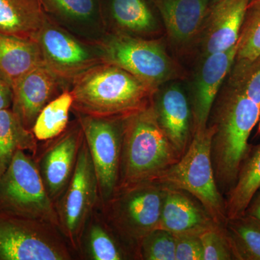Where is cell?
I'll return each mask as SVG.
<instances>
[{
	"label": "cell",
	"mask_w": 260,
	"mask_h": 260,
	"mask_svg": "<svg viewBox=\"0 0 260 260\" xmlns=\"http://www.w3.org/2000/svg\"><path fill=\"white\" fill-rule=\"evenodd\" d=\"M70 90L75 113L124 118L149 107L158 88L116 65L103 62L73 80Z\"/></svg>",
	"instance_id": "1"
},
{
	"label": "cell",
	"mask_w": 260,
	"mask_h": 260,
	"mask_svg": "<svg viewBox=\"0 0 260 260\" xmlns=\"http://www.w3.org/2000/svg\"><path fill=\"white\" fill-rule=\"evenodd\" d=\"M259 116V105L228 85L217 107L211 144L214 176L220 192L227 194L235 184Z\"/></svg>",
	"instance_id": "2"
},
{
	"label": "cell",
	"mask_w": 260,
	"mask_h": 260,
	"mask_svg": "<svg viewBox=\"0 0 260 260\" xmlns=\"http://www.w3.org/2000/svg\"><path fill=\"white\" fill-rule=\"evenodd\" d=\"M181 155L159 125L153 104L124 119L117 189L153 181Z\"/></svg>",
	"instance_id": "3"
},
{
	"label": "cell",
	"mask_w": 260,
	"mask_h": 260,
	"mask_svg": "<svg viewBox=\"0 0 260 260\" xmlns=\"http://www.w3.org/2000/svg\"><path fill=\"white\" fill-rule=\"evenodd\" d=\"M215 132L213 123L204 129L194 131L185 153L153 181L192 195L215 221L223 227L227 220L225 200L217 185L211 158L212 139Z\"/></svg>",
	"instance_id": "4"
},
{
	"label": "cell",
	"mask_w": 260,
	"mask_h": 260,
	"mask_svg": "<svg viewBox=\"0 0 260 260\" xmlns=\"http://www.w3.org/2000/svg\"><path fill=\"white\" fill-rule=\"evenodd\" d=\"M165 187L154 181H145L118 189L102 207L104 218L121 242L138 256L141 241L158 229Z\"/></svg>",
	"instance_id": "5"
},
{
	"label": "cell",
	"mask_w": 260,
	"mask_h": 260,
	"mask_svg": "<svg viewBox=\"0 0 260 260\" xmlns=\"http://www.w3.org/2000/svg\"><path fill=\"white\" fill-rule=\"evenodd\" d=\"M0 214L41 220L59 229L55 204L46 190L37 162L24 150L16 152L0 178Z\"/></svg>",
	"instance_id": "6"
},
{
	"label": "cell",
	"mask_w": 260,
	"mask_h": 260,
	"mask_svg": "<svg viewBox=\"0 0 260 260\" xmlns=\"http://www.w3.org/2000/svg\"><path fill=\"white\" fill-rule=\"evenodd\" d=\"M160 39H145L109 34L99 43L104 62L116 65L145 83L158 88L181 80L184 70L169 55Z\"/></svg>",
	"instance_id": "7"
},
{
	"label": "cell",
	"mask_w": 260,
	"mask_h": 260,
	"mask_svg": "<svg viewBox=\"0 0 260 260\" xmlns=\"http://www.w3.org/2000/svg\"><path fill=\"white\" fill-rule=\"evenodd\" d=\"M70 249L55 225L0 214V260H70Z\"/></svg>",
	"instance_id": "8"
},
{
	"label": "cell",
	"mask_w": 260,
	"mask_h": 260,
	"mask_svg": "<svg viewBox=\"0 0 260 260\" xmlns=\"http://www.w3.org/2000/svg\"><path fill=\"white\" fill-rule=\"evenodd\" d=\"M99 204L96 176L84 138L74 172L55 205L59 229L73 251L79 252L84 229Z\"/></svg>",
	"instance_id": "9"
},
{
	"label": "cell",
	"mask_w": 260,
	"mask_h": 260,
	"mask_svg": "<svg viewBox=\"0 0 260 260\" xmlns=\"http://www.w3.org/2000/svg\"><path fill=\"white\" fill-rule=\"evenodd\" d=\"M34 39L40 48L44 64L68 84L70 88L78 77L104 62L99 44L76 37L46 14Z\"/></svg>",
	"instance_id": "10"
},
{
	"label": "cell",
	"mask_w": 260,
	"mask_h": 260,
	"mask_svg": "<svg viewBox=\"0 0 260 260\" xmlns=\"http://www.w3.org/2000/svg\"><path fill=\"white\" fill-rule=\"evenodd\" d=\"M93 162L100 204L116 192L119 180L124 118L75 113Z\"/></svg>",
	"instance_id": "11"
},
{
	"label": "cell",
	"mask_w": 260,
	"mask_h": 260,
	"mask_svg": "<svg viewBox=\"0 0 260 260\" xmlns=\"http://www.w3.org/2000/svg\"><path fill=\"white\" fill-rule=\"evenodd\" d=\"M83 140V129L77 119L64 133L49 140L35 160L46 190L55 205L71 179Z\"/></svg>",
	"instance_id": "12"
},
{
	"label": "cell",
	"mask_w": 260,
	"mask_h": 260,
	"mask_svg": "<svg viewBox=\"0 0 260 260\" xmlns=\"http://www.w3.org/2000/svg\"><path fill=\"white\" fill-rule=\"evenodd\" d=\"M179 80L160 85L152 104L159 125L182 156L192 139L194 121L190 99Z\"/></svg>",
	"instance_id": "13"
},
{
	"label": "cell",
	"mask_w": 260,
	"mask_h": 260,
	"mask_svg": "<svg viewBox=\"0 0 260 260\" xmlns=\"http://www.w3.org/2000/svg\"><path fill=\"white\" fill-rule=\"evenodd\" d=\"M237 50V44L229 50L201 57L191 86L194 132L208 126L214 102L232 70Z\"/></svg>",
	"instance_id": "14"
},
{
	"label": "cell",
	"mask_w": 260,
	"mask_h": 260,
	"mask_svg": "<svg viewBox=\"0 0 260 260\" xmlns=\"http://www.w3.org/2000/svg\"><path fill=\"white\" fill-rule=\"evenodd\" d=\"M68 89L69 85L55 73L45 64L40 65L13 85L11 109L23 125L31 131L42 109Z\"/></svg>",
	"instance_id": "15"
},
{
	"label": "cell",
	"mask_w": 260,
	"mask_h": 260,
	"mask_svg": "<svg viewBox=\"0 0 260 260\" xmlns=\"http://www.w3.org/2000/svg\"><path fill=\"white\" fill-rule=\"evenodd\" d=\"M103 18L109 34L156 39L161 19L151 0H102Z\"/></svg>",
	"instance_id": "16"
},
{
	"label": "cell",
	"mask_w": 260,
	"mask_h": 260,
	"mask_svg": "<svg viewBox=\"0 0 260 260\" xmlns=\"http://www.w3.org/2000/svg\"><path fill=\"white\" fill-rule=\"evenodd\" d=\"M251 0H219L210 6L196 44L201 57L237 45Z\"/></svg>",
	"instance_id": "17"
},
{
	"label": "cell",
	"mask_w": 260,
	"mask_h": 260,
	"mask_svg": "<svg viewBox=\"0 0 260 260\" xmlns=\"http://www.w3.org/2000/svg\"><path fill=\"white\" fill-rule=\"evenodd\" d=\"M168 39L176 50L196 44L210 8V0H151Z\"/></svg>",
	"instance_id": "18"
},
{
	"label": "cell",
	"mask_w": 260,
	"mask_h": 260,
	"mask_svg": "<svg viewBox=\"0 0 260 260\" xmlns=\"http://www.w3.org/2000/svg\"><path fill=\"white\" fill-rule=\"evenodd\" d=\"M54 23L87 42L99 44L107 35L102 0H41Z\"/></svg>",
	"instance_id": "19"
},
{
	"label": "cell",
	"mask_w": 260,
	"mask_h": 260,
	"mask_svg": "<svg viewBox=\"0 0 260 260\" xmlns=\"http://www.w3.org/2000/svg\"><path fill=\"white\" fill-rule=\"evenodd\" d=\"M164 187L165 197L158 229L174 236L200 237L206 231L220 226L192 195L181 189Z\"/></svg>",
	"instance_id": "20"
},
{
	"label": "cell",
	"mask_w": 260,
	"mask_h": 260,
	"mask_svg": "<svg viewBox=\"0 0 260 260\" xmlns=\"http://www.w3.org/2000/svg\"><path fill=\"white\" fill-rule=\"evenodd\" d=\"M44 64L35 39L0 32V78L13 88L19 79Z\"/></svg>",
	"instance_id": "21"
},
{
	"label": "cell",
	"mask_w": 260,
	"mask_h": 260,
	"mask_svg": "<svg viewBox=\"0 0 260 260\" xmlns=\"http://www.w3.org/2000/svg\"><path fill=\"white\" fill-rule=\"evenodd\" d=\"M99 205L90 215L84 229L79 253L85 259H129L131 251L116 236L103 213L98 212Z\"/></svg>",
	"instance_id": "22"
},
{
	"label": "cell",
	"mask_w": 260,
	"mask_h": 260,
	"mask_svg": "<svg viewBox=\"0 0 260 260\" xmlns=\"http://www.w3.org/2000/svg\"><path fill=\"white\" fill-rule=\"evenodd\" d=\"M44 17L41 0H0V32L34 39Z\"/></svg>",
	"instance_id": "23"
},
{
	"label": "cell",
	"mask_w": 260,
	"mask_h": 260,
	"mask_svg": "<svg viewBox=\"0 0 260 260\" xmlns=\"http://www.w3.org/2000/svg\"><path fill=\"white\" fill-rule=\"evenodd\" d=\"M259 189L260 143L251 148L241 167L235 184L226 194L227 219L245 213L253 197Z\"/></svg>",
	"instance_id": "24"
},
{
	"label": "cell",
	"mask_w": 260,
	"mask_h": 260,
	"mask_svg": "<svg viewBox=\"0 0 260 260\" xmlns=\"http://www.w3.org/2000/svg\"><path fill=\"white\" fill-rule=\"evenodd\" d=\"M37 138L11 109L0 111V178L18 150L37 153Z\"/></svg>",
	"instance_id": "25"
},
{
	"label": "cell",
	"mask_w": 260,
	"mask_h": 260,
	"mask_svg": "<svg viewBox=\"0 0 260 260\" xmlns=\"http://www.w3.org/2000/svg\"><path fill=\"white\" fill-rule=\"evenodd\" d=\"M224 232L234 259L260 260V220L244 213L227 219Z\"/></svg>",
	"instance_id": "26"
},
{
	"label": "cell",
	"mask_w": 260,
	"mask_h": 260,
	"mask_svg": "<svg viewBox=\"0 0 260 260\" xmlns=\"http://www.w3.org/2000/svg\"><path fill=\"white\" fill-rule=\"evenodd\" d=\"M73 96L70 89L51 101L38 116L32 133L39 141H49L64 133L70 124Z\"/></svg>",
	"instance_id": "27"
},
{
	"label": "cell",
	"mask_w": 260,
	"mask_h": 260,
	"mask_svg": "<svg viewBox=\"0 0 260 260\" xmlns=\"http://www.w3.org/2000/svg\"><path fill=\"white\" fill-rule=\"evenodd\" d=\"M260 55V1L249 3L237 42L233 67L244 66Z\"/></svg>",
	"instance_id": "28"
},
{
	"label": "cell",
	"mask_w": 260,
	"mask_h": 260,
	"mask_svg": "<svg viewBox=\"0 0 260 260\" xmlns=\"http://www.w3.org/2000/svg\"><path fill=\"white\" fill-rule=\"evenodd\" d=\"M176 237L172 233L157 229L143 238L138 256L145 260H176Z\"/></svg>",
	"instance_id": "29"
},
{
	"label": "cell",
	"mask_w": 260,
	"mask_h": 260,
	"mask_svg": "<svg viewBox=\"0 0 260 260\" xmlns=\"http://www.w3.org/2000/svg\"><path fill=\"white\" fill-rule=\"evenodd\" d=\"M228 85L260 106V55L244 66L232 67Z\"/></svg>",
	"instance_id": "30"
},
{
	"label": "cell",
	"mask_w": 260,
	"mask_h": 260,
	"mask_svg": "<svg viewBox=\"0 0 260 260\" xmlns=\"http://www.w3.org/2000/svg\"><path fill=\"white\" fill-rule=\"evenodd\" d=\"M203 249V260L234 259L223 227L217 226L200 236Z\"/></svg>",
	"instance_id": "31"
},
{
	"label": "cell",
	"mask_w": 260,
	"mask_h": 260,
	"mask_svg": "<svg viewBox=\"0 0 260 260\" xmlns=\"http://www.w3.org/2000/svg\"><path fill=\"white\" fill-rule=\"evenodd\" d=\"M176 260H203V249L200 237L175 236Z\"/></svg>",
	"instance_id": "32"
},
{
	"label": "cell",
	"mask_w": 260,
	"mask_h": 260,
	"mask_svg": "<svg viewBox=\"0 0 260 260\" xmlns=\"http://www.w3.org/2000/svg\"><path fill=\"white\" fill-rule=\"evenodd\" d=\"M13 102V91L8 84L0 78V111L10 109Z\"/></svg>",
	"instance_id": "33"
},
{
	"label": "cell",
	"mask_w": 260,
	"mask_h": 260,
	"mask_svg": "<svg viewBox=\"0 0 260 260\" xmlns=\"http://www.w3.org/2000/svg\"><path fill=\"white\" fill-rule=\"evenodd\" d=\"M245 213L253 215L260 220V189L253 197Z\"/></svg>",
	"instance_id": "34"
},
{
	"label": "cell",
	"mask_w": 260,
	"mask_h": 260,
	"mask_svg": "<svg viewBox=\"0 0 260 260\" xmlns=\"http://www.w3.org/2000/svg\"><path fill=\"white\" fill-rule=\"evenodd\" d=\"M218 1H219V0H210V6H211V5L215 4V3H216L217 2H218Z\"/></svg>",
	"instance_id": "35"
},
{
	"label": "cell",
	"mask_w": 260,
	"mask_h": 260,
	"mask_svg": "<svg viewBox=\"0 0 260 260\" xmlns=\"http://www.w3.org/2000/svg\"><path fill=\"white\" fill-rule=\"evenodd\" d=\"M258 133L260 134V116H259V126H258Z\"/></svg>",
	"instance_id": "36"
},
{
	"label": "cell",
	"mask_w": 260,
	"mask_h": 260,
	"mask_svg": "<svg viewBox=\"0 0 260 260\" xmlns=\"http://www.w3.org/2000/svg\"><path fill=\"white\" fill-rule=\"evenodd\" d=\"M260 0H251L250 3H256V2H259Z\"/></svg>",
	"instance_id": "37"
}]
</instances>
